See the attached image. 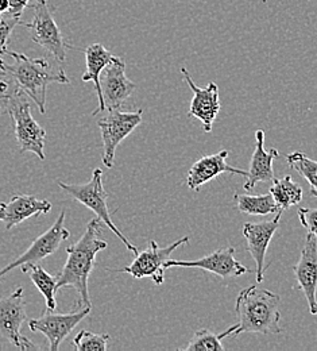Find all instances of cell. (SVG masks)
<instances>
[{"instance_id":"7c38bea8","label":"cell","mask_w":317,"mask_h":351,"mask_svg":"<svg viewBox=\"0 0 317 351\" xmlns=\"http://www.w3.org/2000/svg\"><path fill=\"white\" fill-rule=\"evenodd\" d=\"M100 87L107 111L121 110L130 99L136 89V84L126 76V62L123 58L114 57L104 68L100 75Z\"/></svg>"},{"instance_id":"e0dca14e","label":"cell","mask_w":317,"mask_h":351,"mask_svg":"<svg viewBox=\"0 0 317 351\" xmlns=\"http://www.w3.org/2000/svg\"><path fill=\"white\" fill-rule=\"evenodd\" d=\"M228 150H222L216 154L204 156L199 158L189 169L186 176V185L190 191L199 192L203 185L215 180L222 173H232L247 177V172L242 169H236L227 164Z\"/></svg>"},{"instance_id":"ba28073f","label":"cell","mask_w":317,"mask_h":351,"mask_svg":"<svg viewBox=\"0 0 317 351\" xmlns=\"http://www.w3.org/2000/svg\"><path fill=\"white\" fill-rule=\"evenodd\" d=\"M189 237H183L166 247H160L155 241H150L146 250L136 254V260L126 267L114 270L121 273H129L134 278H151L155 285L165 282V265L172 258L176 249L182 245H188Z\"/></svg>"},{"instance_id":"f1b7e54d","label":"cell","mask_w":317,"mask_h":351,"mask_svg":"<svg viewBox=\"0 0 317 351\" xmlns=\"http://www.w3.org/2000/svg\"><path fill=\"white\" fill-rule=\"evenodd\" d=\"M8 1H10V10L7 14L21 18L23 14V10L29 7L30 0H8Z\"/></svg>"},{"instance_id":"30bf717a","label":"cell","mask_w":317,"mask_h":351,"mask_svg":"<svg viewBox=\"0 0 317 351\" xmlns=\"http://www.w3.org/2000/svg\"><path fill=\"white\" fill-rule=\"evenodd\" d=\"M23 295V288H16L10 296L0 299V335L19 350H31L37 349V346L21 332L22 324L26 320Z\"/></svg>"},{"instance_id":"2e32d148","label":"cell","mask_w":317,"mask_h":351,"mask_svg":"<svg viewBox=\"0 0 317 351\" xmlns=\"http://www.w3.org/2000/svg\"><path fill=\"white\" fill-rule=\"evenodd\" d=\"M165 267H197L211 271L222 278L240 277L250 271L244 265H242L235 258V249L232 246L219 249L196 261H180L170 258L165 265Z\"/></svg>"},{"instance_id":"484cf974","label":"cell","mask_w":317,"mask_h":351,"mask_svg":"<svg viewBox=\"0 0 317 351\" xmlns=\"http://www.w3.org/2000/svg\"><path fill=\"white\" fill-rule=\"evenodd\" d=\"M108 341V334H94L88 330H81L75 337L72 345L77 351H105Z\"/></svg>"},{"instance_id":"83f0119b","label":"cell","mask_w":317,"mask_h":351,"mask_svg":"<svg viewBox=\"0 0 317 351\" xmlns=\"http://www.w3.org/2000/svg\"><path fill=\"white\" fill-rule=\"evenodd\" d=\"M299 219L301 226L317 241V208H300Z\"/></svg>"},{"instance_id":"ac0fdd59","label":"cell","mask_w":317,"mask_h":351,"mask_svg":"<svg viewBox=\"0 0 317 351\" xmlns=\"http://www.w3.org/2000/svg\"><path fill=\"white\" fill-rule=\"evenodd\" d=\"M51 204L47 200H41L33 195H16L7 203H0V223L5 230H11L31 217L49 214Z\"/></svg>"},{"instance_id":"7a4b0ae2","label":"cell","mask_w":317,"mask_h":351,"mask_svg":"<svg viewBox=\"0 0 317 351\" xmlns=\"http://www.w3.org/2000/svg\"><path fill=\"white\" fill-rule=\"evenodd\" d=\"M101 232V220L99 218L90 220L83 237L66 249V263L57 276V291L73 288L80 296L77 302L79 307L92 308L88 280L96 265L97 253L108 246L104 239H100Z\"/></svg>"},{"instance_id":"4fadbf2b","label":"cell","mask_w":317,"mask_h":351,"mask_svg":"<svg viewBox=\"0 0 317 351\" xmlns=\"http://www.w3.org/2000/svg\"><path fill=\"white\" fill-rule=\"evenodd\" d=\"M282 211L277 213L275 218L268 221L261 223H246L243 226L242 234L247 241V252L250 253L251 258L255 261L257 269V281L262 282L265 280V270L266 265V253L270 245V241L281 224Z\"/></svg>"},{"instance_id":"cb8c5ba5","label":"cell","mask_w":317,"mask_h":351,"mask_svg":"<svg viewBox=\"0 0 317 351\" xmlns=\"http://www.w3.org/2000/svg\"><path fill=\"white\" fill-rule=\"evenodd\" d=\"M26 273L30 274L33 284L37 287V289L45 298L46 311L54 312L57 308V302H55L57 277H53L50 273H47L42 266H40V263L30 266L26 270Z\"/></svg>"},{"instance_id":"44dd1931","label":"cell","mask_w":317,"mask_h":351,"mask_svg":"<svg viewBox=\"0 0 317 351\" xmlns=\"http://www.w3.org/2000/svg\"><path fill=\"white\" fill-rule=\"evenodd\" d=\"M233 202L236 208L242 214L251 215V217H266L281 211L270 192L266 195H239L238 193L233 196Z\"/></svg>"},{"instance_id":"f546056e","label":"cell","mask_w":317,"mask_h":351,"mask_svg":"<svg viewBox=\"0 0 317 351\" xmlns=\"http://www.w3.org/2000/svg\"><path fill=\"white\" fill-rule=\"evenodd\" d=\"M12 93L14 92H11L10 84L4 79H0V112H4L5 103Z\"/></svg>"},{"instance_id":"3957f363","label":"cell","mask_w":317,"mask_h":351,"mask_svg":"<svg viewBox=\"0 0 317 351\" xmlns=\"http://www.w3.org/2000/svg\"><path fill=\"white\" fill-rule=\"evenodd\" d=\"M279 306L281 296L265 288L251 285L242 289L235 304L239 327L233 337L240 334H281Z\"/></svg>"},{"instance_id":"9c48e42d","label":"cell","mask_w":317,"mask_h":351,"mask_svg":"<svg viewBox=\"0 0 317 351\" xmlns=\"http://www.w3.org/2000/svg\"><path fill=\"white\" fill-rule=\"evenodd\" d=\"M64 221L65 211H61L54 224L42 235H40L22 256H19L15 261L8 263L0 270V278H3L8 271L16 267H21L22 271L26 273L30 266L38 265L47 257L53 256L60 249L61 243L71 237V231L65 228Z\"/></svg>"},{"instance_id":"8fae6325","label":"cell","mask_w":317,"mask_h":351,"mask_svg":"<svg viewBox=\"0 0 317 351\" xmlns=\"http://www.w3.org/2000/svg\"><path fill=\"white\" fill-rule=\"evenodd\" d=\"M92 308L81 307L69 313L47 312L38 319L29 320V328L33 332H41L49 341V350L57 351L65 338L83 322L91 312Z\"/></svg>"},{"instance_id":"52a82bcc","label":"cell","mask_w":317,"mask_h":351,"mask_svg":"<svg viewBox=\"0 0 317 351\" xmlns=\"http://www.w3.org/2000/svg\"><path fill=\"white\" fill-rule=\"evenodd\" d=\"M142 110L134 112L112 110L97 121L104 146L103 164L105 168H114L118 146L142 123Z\"/></svg>"},{"instance_id":"9a60e30c","label":"cell","mask_w":317,"mask_h":351,"mask_svg":"<svg viewBox=\"0 0 317 351\" xmlns=\"http://www.w3.org/2000/svg\"><path fill=\"white\" fill-rule=\"evenodd\" d=\"M181 73L183 80L193 90V99L190 101V108H189V117L199 119L203 123L204 132H212L215 119L220 111L219 88L214 82H211L205 88L197 87L193 83L186 68H181Z\"/></svg>"},{"instance_id":"6da1fadb","label":"cell","mask_w":317,"mask_h":351,"mask_svg":"<svg viewBox=\"0 0 317 351\" xmlns=\"http://www.w3.org/2000/svg\"><path fill=\"white\" fill-rule=\"evenodd\" d=\"M0 75L11 90H19L29 96L41 114H46L47 87L53 83H71L62 68L53 66L46 58H30L7 47L0 54Z\"/></svg>"},{"instance_id":"d4e9b609","label":"cell","mask_w":317,"mask_h":351,"mask_svg":"<svg viewBox=\"0 0 317 351\" xmlns=\"http://www.w3.org/2000/svg\"><path fill=\"white\" fill-rule=\"evenodd\" d=\"M288 165L294 169L311 186V195L317 197V161L309 158L303 152H292L286 154Z\"/></svg>"},{"instance_id":"d6986e66","label":"cell","mask_w":317,"mask_h":351,"mask_svg":"<svg viewBox=\"0 0 317 351\" xmlns=\"http://www.w3.org/2000/svg\"><path fill=\"white\" fill-rule=\"evenodd\" d=\"M255 150L251 157L250 169L247 172L246 182L243 185L244 191L250 192L255 188L258 182H269L275 180L272 162L279 157L277 149L269 152L265 150V132L258 130L255 132Z\"/></svg>"},{"instance_id":"1f68e13d","label":"cell","mask_w":317,"mask_h":351,"mask_svg":"<svg viewBox=\"0 0 317 351\" xmlns=\"http://www.w3.org/2000/svg\"><path fill=\"white\" fill-rule=\"evenodd\" d=\"M1 15V14H0ZM0 22H1V16H0Z\"/></svg>"},{"instance_id":"ffe728a7","label":"cell","mask_w":317,"mask_h":351,"mask_svg":"<svg viewBox=\"0 0 317 351\" xmlns=\"http://www.w3.org/2000/svg\"><path fill=\"white\" fill-rule=\"evenodd\" d=\"M114 54L108 51L101 44H92L86 49V62H87V71L81 76V80L84 83L92 82L94 84V89L97 92L99 97V107L94 110L93 115L101 114L105 111L101 87H100V75L104 71V68L114 60Z\"/></svg>"},{"instance_id":"4316f807","label":"cell","mask_w":317,"mask_h":351,"mask_svg":"<svg viewBox=\"0 0 317 351\" xmlns=\"http://www.w3.org/2000/svg\"><path fill=\"white\" fill-rule=\"evenodd\" d=\"M16 25H21V18L12 16L10 14L5 15V18H1L0 22V54L7 47V41Z\"/></svg>"},{"instance_id":"277c9868","label":"cell","mask_w":317,"mask_h":351,"mask_svg":"<svg viewBox=\"0 0 317 351\" xmlns=\"http://www.w3.org/2000/svg\"><path fill=\"white\" fill-rule=\"evenodd\" d=\"M4 111L14 122V132L21 153L31 152L45 161L46 132L33 118L31 106L23 92H14L5 103Z\"/></svg>"},{"instance_id":"5bb4252c","label":"cell","mask_w":317,"mask_h":351,"mask_svg":"<svg viewBox=\"0 0 317 351\" xmlns=\"http://www.w3.org/2000/svg\"><path fill=\"white\" fill-rule=\"evenodd\" d=\"M296 277L294 289L305 295L309 312L317 315V241L314 235L307 234L300 258L293 266Z\"/></svg>"},{"instance_id":"603a6c76","label":"cell","mask_w":317,"mask_h":351,"mask_svg":"<svg viewBox=\"0 0 317 351\" xmlns=\"http://www.w3.org/2000/svg\"><path fill=\"white\" fill-rule=\"evenodd\" d=\"M239 323L231 326L226 331L220 334H215L210 330H199L194 332V335L189 339V342L182 348V351H225V346L222 345V341L233 335V332L238 330Z\"/></svg>"},{"instance_id":"7402d4cb","label":"cell","mask_w":317,"mask_h":351,"mask_svg":"<svg viewBox=\"0 0 317 351\" xmlns=\"http://www.w3.org/2000/svg\"><path fill=\"white\" fill-rule=\"evenodd\" d=\"M270 193L281 211H286L288 208L300 204L304 197V191L301 185L293 181L292 176L275 178L272 181Z\"/></svg>"},{"instance_id":"5b68a950","label":"cell","mask_w":317,"mask_h":351,"mask_svg":"<svg viewBox=\"0 0 317 351\" xmlns=\"http://www.w3.org/2000/svg\"><path fill=\"white\" fill-rule=\"evenodd\" d=\"M57 184L72 199L84 204L87 208L93 211L96 218L101 220L123 242V245L127 247V250H130L136 256L139 253L136 246H134L121 232V230L114 224V221L111 219V214H110V210H108V206H107L108 195H107V192L104 189V185H103V171L100 168H96L93 171L91 180L87 184H65L60 180L57 181Z\"/></svg>"},{"instance_id":"8992f818","label":"cell","mask_w":317,"mask_h":351,"mask_svg":"<svg viewBox=\"0 0 317 351\" xmlns=\"http://www.w3.org/2000/svg\"><path fill=\"white\" fill-rule=\"evenodd\" d=\"M29 7L33 11V19L27 23L21 22V25L27 29L36 44L42 46L58 62H64L66 60V49H73V46L66 44L54 21L53 8L49 5L47 0H34Z\"/></svg>"},{"instance_id":"4dcf8cb0","label":"cell","mask_w":317,"mask_h":351,"mask_svg":"<svg viewBox=\"0 0 317 351\" xmlns=\"http://www.w3.org/2000/svg\"><path fill=\"white\" fill-rule=\"evenodd\" d=\"M10 10V1L8 0H0V14H7Z\"/></svg>"}]
</instances>
